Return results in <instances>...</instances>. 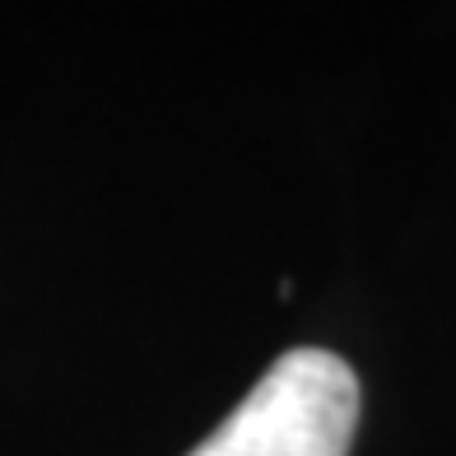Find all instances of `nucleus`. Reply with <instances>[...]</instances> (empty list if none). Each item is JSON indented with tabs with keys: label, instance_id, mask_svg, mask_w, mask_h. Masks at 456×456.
<instances>
[{
	"label": "nucleus",
	"instance_id": "nucleus-1",
	"mask_svg": "<svg viewBox=\"0 0 456 456\" xmlns=\"http://www.w3.org/2000/svg\"><path fill=\"white\" fill-rule=\"evenodd\" d=\"M359 378L330 349H289L191 456H349Z\"/></svg>",
	"mask_w": 456,
	"mask_h": 456
}]
</instances>
